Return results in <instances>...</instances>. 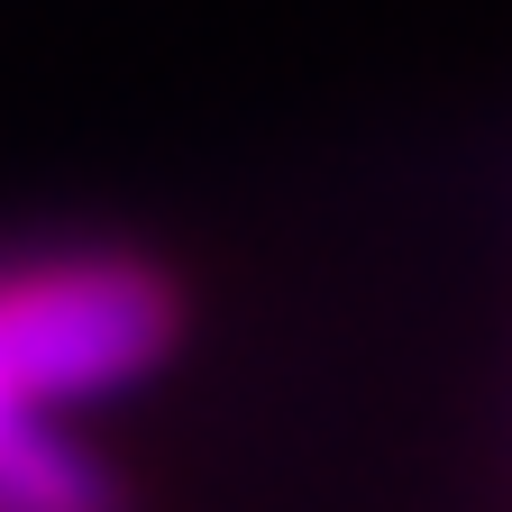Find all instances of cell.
<instances>
[{
    "label": "cell",
    "mask_w": 512,
    "mask_h": 512,
    "mask_svg": "<svg viewBox=\"0 0 512 512\" xmlns=\"http://www.w3.org/2000/svg\"><path fill=\"white\" fill-rule=\"evenodd\" d=\"M183 330V302L147 266H46L0 275V421H37V403L110 394L147 375Z\"/></svg>",
    "instance_id": "obj_1"
},
{
    "label": "cell",
    "mask_w": 512,
    "mask_h": 512,
    "mask_svg": "<svg viewBox=\"0 0 512 512\" xmlns=\"http://www.w3.org/2000/svg\"><path fill=\"white\" fill-rule=\"evenodd\" d=\"M0 512H128V494L46 421H0Z\"/></svg>",
    "instance_id": "obj_2"
}]
</instances>
